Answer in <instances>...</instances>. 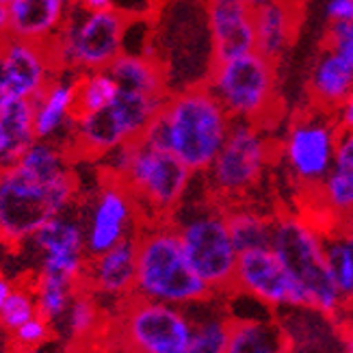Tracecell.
Segmentation results:
<instances>
[{"mask_svg": "<svg viewBox=\"0 0 353 353\" xmlns=\"http://www.w3.org/2000/svg\"><path fill=\"white\" fill-rule=\"evenodd\" d=\"M204 11L214 63L256 52L254 9L241 0H206Z\"/></svg>", "mask_w": 353, "mask_h": 353, "instance_id": "obj_17", "label": "cell"}, {"mask_svg": "<svg viewBox=\"0 0 353 353\" xmlns=\"http://www.w3.org/2000/svg\"><path fill=\"white\" fill-rule=\"evenodd\" d=\"M141 208L134 195L121 180L109 176L102 182L94 202H91L87 223H85V245L87 256L96 258L104 252L113 250L121 241L132 239L137 234V217Z\"/></svg>", "mask_w": 353, "mask_h": 353, "instance_id": "obj_13", "label": "cell"}, {"mask_svg": "<svg viewBox=\"0 0 353 353\" xmlns=\"http://www.w3.org/2000/svg\"><path fill=\"white\" fill-rule=\"evenodd\" d=\"M72 9L65 0H11L7 5L9 35L50 46L68 22Z\"/></svg>", "mask_w": 353, "mask_h": 353, "instance_id": "obj_20", "label": "cell"}, {"mask_svg": "<svg viewBox=\"0 0 353 353\" xmlns=\"http://www.w3.org/2000/svg\"><path fill=\"white\" fill-rule=\"evenodd\" d=\"M334 323H336V327H339V332L343 334V339L345 336H353V299H347L343 303V308L339 314H336Z\"/></svg>", "mask_w": 353, "mask_h": 353, "instance_id": "obj_38", "label": "cell"}, {"mask_svg": "<svg viewBox=\"0 0 353 353\" xmlns=\"http://www.w3.org/2000/svg\"><path fill=\"white\" fill-rule=\"evenodd\" d=\"M106 334L117 353H189L193 321L180 305L130 295L121 299Z\"/></svg>", "mask_w": 353, "mask_h": 353, "instance_id": "obj_6", "label": "cell"}, {"mask_svg": "<svg viewBox=\"0 0 353 353\" xmlns=\"http://www.w3.org/2000/svg\"><path fill=\"white\" fill-rule=\"evenodd\" d=\"M119 89L134 94L167 98V74L161 61L152 54H119L109 68Z\"/></svg>", "mask_w": 353, "mask_h": 353, "instance_id": "obj_25", "label": "cell"}, {"mask_svg": "<svg viewBox=\"0 0 353 353\" xmlns=\"http://www.w3.org/2000/svg\"><path fill=\"white\" fill-rule=\"evenodd\" d=\"M83 286L94 295L126 299L137 286V236L87 260Z\"/></svg>", "mask_w": 353, "mask_h": 353, "instance_id": "obj_18", "label": "cell"}, {"mask_svg": "<svg viewBox=\"0 0 353 353\" xmlns=\"http://www.w3.org/2000/svg\"><path fill=\"white\" fill-rule=\"evenodd\" d=\"M299 24L297 0H275L254 11L256 52L269 61H278L293 43Z\"/></svg>", "mask_w": 353, "mask_h": 353, "instance_id": "obj_21", "label": "cell"}, {"mask_svg": "<svg viewBox=\"0 0 353 353\" xmlns=\"http://www.w3.org/2000/svg\"><path fill=\"white\" fill-rule=\"evenodd\" d=\"M232 121L206 85L187 87L167 96L141 141L172 152L191 172H208L228 139Z\"/></svg>", "mask_w": 353, "mask_h": 353, "instance_id": "obj_1", "label": "cell"}, {"mask_svg": "<svg viewBox=\"0 0 353 353\" xmlns=\"http://www.w3.org/2000/svg\"><path fill=\"white\" fill-rule=\"evenodd\" d=\"M339 126L341 130H353V91L347 102L339 109Z\"/></svg>", "mask_w": 353, "mask_h": 353, "instance_id": "obj_40", "label": "cell"}, {"mask_svg": "<svg viewBox=\"0 0 353 353\" xmlns=\"http://www.w3.org/2000/svg\"><path fill=\"white\" fill-rule=\"evenodd\" d=\"M204 85L239 121L260 126L275 104V65L258 52L214 63Z\"/></svg>", "mask_w": 353, "mask_h": 353, "instance_id": "obj_9", "label": "cell"}, {"mask_svg": "<svg viewBox=\"0 0 353 353\" xmlns=\"http://www.w3.org/2000/svg\"><path fill=\"white\" fill-rule=\"evenodd\" d=\"M50 334H52L50 323L37 314L35 319H30L28 323H24L22 327L11 332V343H13V347L18 349V351L30 349V347H41V345L48 343Z\"/></svg>", "mask_w": 353, "mask_h": 353, "instance_id": "obj_34", "label": "cell"}, {"mask_svg": "<svg viewBox=\"0 0 353 353\" xmlns=\"http://www.w3.org/2000/svg\"><path fill=\"white\" fill-rule=\"evenodd\" d=\"M267 161L269 143L260 126L234 119L223 148L210 165L208 178L217 193L241 195L250 191L263 176Z\"/></svg>", "mask_w": 353, "mask_h": 353, "instance_id": "obj_11", "label": "cell"}, {"mask_svg": "<svg viewBox=\"0 0 353 353\" xmlns=\"http://www.w3.org/2000/svg\"><path fill=\"white\" fill-rule=\"evenodd\" d=\"M134 295L172 305H191L214 295L191 269L172 221H157L137 232Z\"/></svg>", "mask_w": 353, "mask_h": 353, "instance_id": "obj_3", "label": "cell"}, {"mask_svg": "<svg viewBox=\"0 0 353 353\" xmlns=\"http://www.w3.org/2000/svg\"><path fill=\"white\" fill-rule=\"evenodd\" d=\"M35 141L33 102L11 100L0 106V170L13 167Z\"/></svg>", "mask_w": 353, "mask_h": 353, "instance_id": "obj_23", "label": "cell"}, {"mask_svg": "<svg viewBox=\"0 0 353 353\" xmlns=\"http://www.w3.org/2000/svg\"><path fill=\"white\" fill-rule=\"evenodd\" d=\"M117 94L119 85L109 70L81 74L79 87H76V117L106 109L117 98Z\"/></svg>", "mask_w": 353, "mask_h": 353, "instance_id": "obj_29", "label": "cell"}, {"mask_svg": "<svg viewBox=\"0 0 353 353\" xmlns=\"http://www.w3.org/2000/svg\"><path fill=\"white\" fill-rule=\"evenodd\" d=\"M230 341V316H206L193 323L189 353H225Z\"/></svg>", "mask_w": 353, "mask_h": 353, "instance_id": "obj_31", "label": "cell"}, {"mask_svg": "<svg viewBox=\"0 0 353 353\" xmlns=\"http://www.w3.org/2000/svg\"><path fill=\"white\" fill-rule=\"evenodd\" d=\"M9 37V11L5 5H0V43L7 41Z\"/></svg>", "mask_w": 353, "mask_h": 353, "instance_id": "obj_42", "label": "cell"}, {"mask_svg": "<svg viewBox=\"0 0 353 353\" xmlns=\"http://www.w3.org/2000/svg\"><path fill=\"white\" fill-rule=\"evenodd\" d=\"M327 50L353 65V22L332 24L327 33Z\"/></svg>", "mask_w": 353, "mask_h": 353, "instance_id": "obj_35", "label": "cell"}, {"mask_svg": "<svg viewBox=\"0 0 353 353\" xmlns=\"http://www.w3.org/2000/svg\"><path fill=\"white\" fill-rule=\"evenodd\" d=\"M65 3H68V5H72V7H74V3H76V0H65Z\"/></svg>", "mask_w": 353, "mask_h": 353, "instance_id": "obj_50", "label": "cell"}, {"mask_svg": "<svg viewBox=\"0 0 353 353\" xmlns=\"http://www.w3.org/2000/svg\"><path fill=\"white\" fill-rule=\"evenodd\" d=\"M76 87H79V76L61 70L33 100L35 134L39 141L59 143L61 137L68 139L72 137L76 121Z\"/></svg>", "mask_w": 353, "mask_h": 353, "instance_id": "obj_19", "label": "cell"}, {"mask_svg": "<svg viewBox=\"0 0 353 353\" xmlns=\"http://www.w3.org/2000/svg\"><path fill=\"white\" fill-rule=\"evenodd\" d=\"M271 250L308 297V308L334 321L345 299L330 271L321 230L303 217H280L273 221Z\"/></svg>", "mask_w": 353, "mask_h": 353, "instance_id": "obj_5", "label": "cell"}, {"mask_svg": "<svg viewBox=\"0 0 353 353\" xmlns=\"http://www.w3.org/2000/svg\"><path fill=\"white\" fill-rule=\"evenodd\" d=\"M293 336L282 321L269 316L230 319V341L225 353H290Z\"/></svg>", "mask_w": 353, "mask_h": 353, "instance_id": "obj_22", "label": "cell"}, {"mask_svg": "<svg viewBox=\"0 0 353 353\" xmlns=\"http://www.w3.org/2000/svg\"><path fill=\"white\" fill-rule=\"evenodd\" d=\"M339 139V121H332L323 115L297 119L284 139V159L288 170L301 184L321 187L334 170Z\"/></svg>", "mask_w": 353, "mask_h": 353, "instance_id": "obj_12", "label": "cell"}, {"mask_svg": "<svg viewBox=\"0 0 353 353\" xmlns=\"http://www.w3.org/2000/svg\"><path fill=\"white\" fill-rule=\"evenodd\" d=\"M167 98L134 94L119 89L117 98L106 109L76 117L70 145L76 154L87 159H104L117 148L141 139Z\"/></svg>", "mask_w": 353, "mask_h": 353, "instance_id": "obj_8", "label": "cell"}, {"mask_svg": "<svg viewBox=\"0 0 353 353\" xmlns=\"http://www.w3.org/2000/svg\"><path fill=\"white\" fill-rule=\"evenodd\" d=\"M323 243L336 286L345 301L353 299V234L332 228L323 232Z\"/></svg>", "mask_w": 353, "mask_h": 353, "instance_id": "obj_30", "label": "cell"}, {"mask_svg": "<svg viewBox=\"0 0 353 353\" xmlns=\"http://www.w3.org/2000/svg\"><path fill=\"white\" fill-rule=\"evenodd\" d=\"M76 197V176L37 174L15 163L0 170V243L20 245L30 241L39 228L63 214Z\"/></svg>", "mask_w": 353, "mask_h": 353, "instance_id": "obj_2", "label": "cell"}, {"mask_svg": "<svg viewBox=\"0 0 353 353\" xmlns=\"http://www.w3.org/2000/svg\"><path fill=\"white\" fill-rule=\"evenodd\" d=\"M225 221L239 254L250 250L271 248L273 221L263 217V214H258L250 208H234L225 212Z\"/></svg>", "mask_w": 353, "mask_h": 353, "instance_id": "obj_28", "label": "cell"}, {"mask_svg": "<svg viewBox=\"0 0 353 353\" xmlns=\"http://www.w3.org/2000/svg\"><path fill=\"white\" fill-rule=\"evenodd\" d=\"M130 18L117 9L87 13L72 9L68 22L50 43L59 70L76 76L109 70L124 54V41Z\"/></svg>", "mask_w": 353, "mask_h": 353, "instance_id": "obj_7", "label": "cell"}, {"mask_svg": "<svg viewBox=\"0 0 353 353\" xmlns=\"http://www.w3.org/2000/svg\"><path fill=\"white\" fill-rule=\"evenodd\" d=\"M11 293H13V284H11V280L5 278V275H0V310L5 308V303H7V299L11 297Z\"/></svg>", "mask_w": 353, "mask_h": 353, "instance_id": "obj_41", "label": "cell"}, {"mask_svg": "<svg viewBox=\"0 0 353 353\" xmlns=\"http://www.w3.org/2000/svg\"><path fill=\"white\" fill-rule=\"evenodd\" d=\"M0 52H3V79L7 102H33L61 72L50 46L9 37L7 41L0 43Z\"/></svg>", "mask_w": 353, "mask_h": 353, "instance_id": "obj_16", "label": "cell"}, {"mask_svg": "<svg viewBox=\"0 0 353 353\" xmlns=\"http://www.w3.org/2000/svg\"><path fill=\"white\" fill-rule=\"evenodd\" d=\"M81 284L72 282L63 275H54V273H37L35 278V301H37V314L46 319L48 323H57L61 321L72 305L74 295L79 293Z\"/></svg>", "mask_w": 353, "mask_h": 353, "instance_id": "obj_27", "label": "cell"}, {"mask_svg": "<svg viewBox=\"0 0 353 353\" xmlns=\"http://www.w3.org/2000/svg\"><path fill=\"white\" fill-rule=\"evenodd\" d=\"M334 170L345 174L353 182V130H341L339 148H336Z\"/></svg>", "mask_w": 353, "mask_h": 353, "instance_id": "obj_36", "label": "cell"}, {"mask_svg": "<svg viewBox=\"0 0 353 353\" xmlns=\"http://www.w3.org/2000/svg\"><path fill=\"white\" fill-rule=\"evenodd\" d=\"M334 228L343 230V232H347V234H353V210H351V212H347L345 217H341L339 221H336V225H334Z\"/></svg>", "mask_w": 353, "mask_h": 353, "instance_id": "obj_44", "label": "cell"}, {"mask_svg": "<svg viewBox=\"0 0 353 353\" xmlns=\"http://www.w3.org/2000/svg\"><path fill=\"white\" fill-rule=\"evenodd\" d=\"M74 7L81 11H87V13H100V11L115 9L113 0H76Z\"/></svg>", "mask_w": 353, "mask_h": 353, "instance_id": "obj_39", "label": "cell"}, {"mask_svg": "<svg viewBox=\"0 0 353 353\" xmlns=\"http://www.w3.org/2000/svg\"><path fill=\"white\" fill-rule=\"evenodd\" d=\"M7 102V94H5V79H3V52H0V106Z\"/></svg>", "mask_w": 353, "mask_h": 353, "instance_id": "obj_45", "label": "cell"}, {"mask_svg": "<svg viewBox=\"0 0 353 353\" xmlns=\"http://www.w3.org/2000/svg\"><path fill=\"white\" fill-rule=\"evenodd\" d=\"M106 325L109 323H104L102 310L94 293H89L85 286H81L65 314V327L70 334L72 347L96 345L94 341L100 339L102 332H106Z\"/></svg>", "mask_w": 353, "mask_h": 353, "instance_id": "obj_26", "label": "cell"}, {"mask_svg": "<svg viewBox=\"0 0 353 353\" xmlns=\"http://www.w3.org/2000/svg\"><path fill=\"white\" fill-rule=\"evenodd\" d=\"M325 15L332 24L353 22V0H327Z\"/></svg>", "mask_w": 353, "mask_h": 353, "instance_id": "obj_37", "label": "cell"}, {"mask_svg": "<svg viewBox=\"0 0 353 353\" xmlns=\"http://www.w3.org/2000/svg\"><path fill=\"white\" fill-rule=\"evenodd\" d=\"M35 316H37V301H35L33 286H15L11 297L5 303V308L0 310V327L11 334Z\"/></svg>", "mask_w": 353, "mask_h": 353, "instance_id": "obj_32", "label": "cell"}, {"mask_svg": "<svg viewBox=\"0 0 353 353\" xmlns=\"http://www.w3.org/2000/svg\"><path fill=\"white\" fill-rule=\"evenodd\" d=\"M104 159L109 176L124 182L139 208L145 206L159 221H170L189 191L193 176L189 167L172 152L152 148L141 139L117 148Z\"/></svg>", "mask_w": 353, "mask_h": 353, "instance_id": "obj_4", "label": "cell"}, {"mask_svg": "<svg viewBox=\"0 0 353 353\" xmlns=\"http://www.w3.org/2000/svg\"><path fill=\"white\" fill-rule=\"evenodd\" d=\"M30 243L39 254V273L63 275V278L83 286L89 260L85 245V223L68 217L63 212L39 228Z\"/></svg>", "mask_w": 353, "mask_h": 353, "instance_id": "obj_15", "label": "cell"}, {"mask_svg": "<svg viewBox=\"0 0 353 353\" xmlns=\"http://www.w3.org/2000/svg\"><path fill=\"white\" fill-rule=\"evenodd\" d=\"M70 353H117V351L100 345H83V347H70Z\"/></svg>", "mask_w": 353, "mask_h": 353, "instance_id": "obj_43", "label": "cell"}, {"mask_svg": "<svg viewBox=\"0 0 353 353\" xmlns=\"http://www.w3.org/2000/svg\"><path fill=\"white\" fill-rule=\"evenodd\" d=\"M234 290H241V293L265 305H271V308H278V305L308 308V297L299 288V284L290 278L282 260L275 256L271 248L239 254Z\"/></svg>", "mask_w": 353, "mask_h": 353, "instance_id": "obj_14", "label": "cell"}, {"mask_svg": "<svg viewBox=\"0 0 353 353\" xmlns=\"http://www.w3.org/2000/svg\"><path fill=\"white\" fill-rule=\"evenodd\" d=\"M172 223L178 230L182 250L191 269L210 286L212 293L217 295L234 290L239 250L230 236L225 212L214 208H199L182 221Z\"/></svg>", "mask_w": 353, "mask_h": 353, "instance_id": "obj_10", "label": "cell"}, {"mask_svg": "<svg viewBox=\"0 0 353 353\" xmlns=\"http://www.w3.org/2000/svg\"><path fill=\"white\" fill-rule=\"evenodd\" d=\"M353 91V65L325 50L310 74V94L323 109H341Z\"/></svg>", "mask_w": 353, "mask_h": 353, "instance_id": "obj_24", "label": "cell"}, {"mask_svg": "<svg viewBox=\"0 0 353 353\" xmlns=\"http://www.w3.org/2000/svg\"><path fill=\"white\" fill-rule=\"evenodd\" d=\"M9 3H11V0H0V5H5V7H7Z\"/></svg>", "mask_w": 353, "mask_h": 353, "instance_id": "obj_49", "label": "cell"}, {"mask_svg": "<svg viewBox=\"0 0 353 353\" xmlns=\"http://www.w3.org/2000/svg\"><path fill=\"white\" fill-rule=\"evenodd\" d=\"M18 353H50V351L46 349L43 345H41V347H30V349H22V351H18Z\"/></svg>", "mask_w": 353, "mask_h": 353, "instance_id": "obj_47", "label": "cell"}, {"mask_svg": "<svg viewBox=\"0 0 353 353\" xmlns=\"http://www.w3.org/2000/svg\"><path fill=\"white\" fill-rule=\"evenodd\" d=\"M241 3H245L250 9H260V7H267V5H271V3H275V0H241Z\"/></svg>", "mask_w": 353, "mask_h": 353, "instance_id": "obj_46", "label": "cell"}, {"mask_svg": "<svg viewBox=\"0 0 353 353\" xmlns=\"http://www.w3.org/2000/svg\"><path fill=\"white\" fill-rule=\"evenodd\" d=\"M319 191L327 212L336 214V221L353 210V182L345 174L332 170V174L323 180Z\"/></svg>", "mask_w": 353, "mask_h": 353, "instance_id": "obj_33", "label": "cell"}, {"mask_svg": "<svg viewBox=\"0 0 353 353\" xmlns=\"http://www.w3.org/2000/svg\"><path fill=\"white\" fill-rule=\"evenodd\" d=\"M345 351L353 353V336H345Z\"/></svg>", "mask_w": 353, "mask_h": 353, "instance_id": "obj_48", "label": "cell"}]
</instances>
